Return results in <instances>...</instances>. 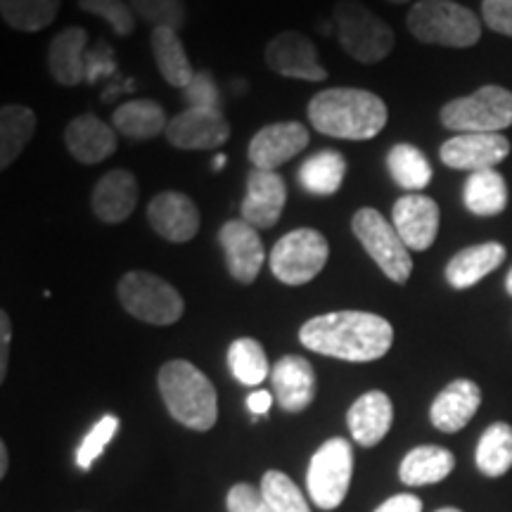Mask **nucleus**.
Listing matches in <instances>:
<instances>
[{"label": "nucleus", "mask_w": 512, "mask_h": 512, "mask_svg": "<svg viewBox=\"0 0 512 512\" xmlns=\"http://www.w3.org/2000/svg\"><path fill=\"white\" fill-rule=\"evenodd\" d=\"M159 392L169 408L171 418L195 432H207L219 418V399L216 389L200 368L190 361L176 358L164 363L157 375Z\"/></svg>", "instance_id": "nucleus-3"}, {"label": "nucleus", "mask_w": 512, "mask_h": 512, "mask_svg": "<svg viewBox=\"0 0 512 512\" xmlns=\"http://www.w3.org/2000/svg\"><path fill=\"white\" fill-rule=\"evenodd\" d=\"M287 202L285 178L278 171L252 169L247 176V195L242 200V219L256 230L273 228Z\"/></svg>", "instance_id": "nucleus-18"}, {"label": "nucleus", "mask_w": 512, "mask_h": 512, "mask_svg": "<svg viewBox=\"0 0 512 512\" xmlns=\"http://www.w3.org/2000/svg\"><path fill=\"white\" fill-rule=\"evenodd\" d=\"M299 342L313 354L349 363H370L392 349L394 328L377 313L332 311L306 320L299 330Z\"/></svg>", "instance_id": "nucleus-1"}, {"label": "nucleus", "mask_w": 512, "mask_h": 512, "mask_svg": "<svg viewBox=\"0 0 512 512\" xmlns=\"http://www.w3.org/2000/svg\"><path fill=\"white\" fill-rule=\"evenodd\" d=\"M138 181L131 171L112 169L93 188L91 207L102 223H121L138 207Z\"/></svg>", "instance_id": "nucleus-21"}, {"label": "nucleus", "mask_w": 512, "mask_h": 512, "mask_svg": "<svg viewBox=\"0 0 512 512\" xmlns=\"http://www.w3.org/2000/svg\"><path fill=\"white\" fill-rule=\"evenodd\" d=\"M309 140V128L299 121H275L254 133V138L249 140L247 157L252 162V169L278 171V166L287 164L306 150Z\"/></svg>", "instance_id": "nucleus-12"}, {"label": "nucleus", "mask_w": 512, "mask_h": 512, "mask_svg": "<svg viewBox=\"0 0 512 512\" xmlns=\"http://www.w3.org/2000/svg\"><path fill=\"white\" fill-rule=\"evenodd\" d=\"M339 46L361 64H377L394 50V31L361 0H339L332 10Z\"/></svg>", "instance_id": "nucleus-5"}, {"label": "nucleus", "mask_w": 512, "mask_h": 512, "mask_svg": "<svg viewBox=\"0 0 512 512\" xmlns=\"http://www.w3.org/2000/svg\"><path fill=\"white\" fill-rule=\"evenodd\" d=\"M453 467H456V458L448 448L427 444L406 453V458L401 460L399 477L406 486L437 484L451 475Z\"/></svg>", "instance_id": "nucleus-28"}, {"label": "nucleus", "mask_w": 512, "mask_h": 512, "mask_svg": "<svg viewBox=\"0 0 512 512\" xmlns=\"http://www.w3.org/2000/svg\"><path fill=\"white\" fill-rule=\"evenodd\" d=\"M64 145L76 162L100 164L117 152V128L105 124L95 114H79L64 128Z\"/></svg>", "instance_id": "nucleus-19"}, {"label": "nucleus", "mask_w": 512, "mask_h": 512, "mask_svg": "<svg viewBox=\"0 0 512 512\" xmlns=\"http://www.w3.org/2000/svg\"><path fill=\"white\" fill-rule=\"evenodd\" d=\"M261 494L266 496L273 512H311V505L299 486L280 470L266 472L261 479Z\"/></svg>", "instance_id": "nucleus-36"}, {"label": "nucleus", "mask_w": 512, "mask_h": 512, "mask_svg": "<svg viewBox=\"0 0 512 512\" xmlns=\"http://www.w3.org/2000/svg\"><path fill=\"white\" fill-rule=\"evenodd\" d=\"M76 3L88 15L105 19L114 34L121 38L136 31V12H133L131 3H124V0H76Z\"/></svg>", "instance_id": "nucleus-38"}, {"label": "nucleus", "mask_w": 512, "mask_h": 512, "mask_svg": "<svg viewBox=\"0 0 512 512\" xmlns=\"http://www.w3.org/2000/svg\"><path fill=\"white\" fill-rule=\"evenodd\" d=\"M387 3H394V5H403V3H411V0H387Z\"/></svg>", "instance_id": "nucleus-49"}, {"label": "nucleus", "mask_w": 512, "mask_h": 512, "mask_svg": "<svg viewBox=\"0 0 512 512\" xmlns=\"http://www.w3.org/2000/svg\"><path fill=\"white\" fill-rule=\"evenodd\" d=\"M230 133V121L221 110H183L166 126V140L178 150H214L226 145Z\"/></svg>", "instance_id": "nucleus-15"}, {"label": "nucleus", "mask_w": 512, "mask_h": 512, "mask_svg": "<svg viewBox=\"0 0 512 512\" xmlns=\"http://www.w3.org/2000/svg\"><path fill=\"white\" fill-rule=\"evenodd\" d=\"M505 247L501 242H482V245H472L463 249L448 261L446 280L453 290H467V287L477 285L479 280L494 273L498 266L505 261Z\"/></svg>", "instance_id": "nucleus-25"}, {"label": "nucleus", "mask_w": 512, "mask_h": 512, "mask_svg": "<svg viewBox=\"0 0 512 512\" xmlns=\"http://www.w3.org/2000/svg\"><path fill=\"white\" fill-rule=\"evenodd\" d=\"M10 339H12V325L8 311H0V382L8 375V358H10Z\"/></svg>", "instance_id": "nucleus-43"}, {"label": "nucleus", "mask_w": 512, "mask_h": 512, "mask_svg": "<svg viewBox=\"0 0 512 512\" xmlns=\"http://www.w3.org/2000/svg\"><path fill=\"white\" fill-rule=\"evenodd\" d=\"M387 119L384 100L363 88H328L309 102L311 126L328 138L370 140L382 133Z\"/></svg>", "instance_id": "nucleus-2"}, {"label": "nucleus", "mask_w": 512, "mask_h": 512, "mask_svg": "<svg viewBox=\"0 0 512 512\" xmlns=\"http://www.w3.org/2000/svg\"><path fill=\"white\" fill-rule=\"evenodd\" d=\"M36 133V114L24 105L0 107V169H10Z\"/></svg>", "instance_id": "nucleus-30"}, {"label": "nucleus", "mask_w": 512, "mask_h": 512, "mask_svg": "<svg viewBox=\"0 0 512 512\" xmlns=\"http://www.w3.org/2000/svg\"><path fill=\"white\" fill-rule=\"evenodd\" d=\"M505 290H508V294L512 297V268H510L508 278H505Z\"/></svg>", "instance_id": "nucleus-48"}, {"label": "nucleus", "mask_w": 512, "mask_h": 512, "mask_svg": "<svg viewBox=\"0 0 512 512\" xmlns=\"http://www.w3.org/2000/svg\"><path fill=\"white\" fill-rule=\"evenodd\" d=\"M183 98L192 110H221V93L209 72H197L183 88Z\"/></svg>", "instance_id": "nucleus-40"}, {"label": "nucleus", "mask_w": 512, "mask_h": 512, "mask_svg": "<svg viewBox=\"0 0 512 512\" xmlns=\"http://www.w3.org/2000/svg\"><path fill=\"white\" fill-rule=\"evenodd\" d=\"M8 446H5V441H0V477H5V472H8Z\"/></svg>", "instance_id": "nucleus-46"}, {"label": "nucleus", "mask_w": 512, "mask_h": 512, "mask_svg": "<svg viewBox=\"0 0 512 512\" xmlns=\"http://www.w3.org/2000/svg\"><path fill=\"white\" fill-rule=\"evenodd\" d=\"M228 368L235 380L245 387H259L271 375L264 347L252 337L235 339L228 347Z\"/></svg>", "instance_id": "nucleus-35"}, {"label": "nucleus", "mask_w": 512, "mask_h": 512, "mask_svg": "<svg viewBox=\"0 0 512 512\" xmlns=\"http://www.w3.org/2000/svg\"><path fill=\"white\" fill-rule=\"evenodd\" d=\"M60 5L62 0H0V17L10 29L36 34L55 22Z\"/></svg>", "instance_id": "nucleus-34"}, {"label": "nucleus", "mask_w": 512, "mask_h": 512, "mask_svg": "<svg viewBox=\"0 0 512 512\" xmlns=\"http://www.w3.org/2000/svg\"><path fill=\"white\" fill-rule=\"evenodd\" d=\"M465 209L475 216H498L508 207V183L496 169L475 171L463 188Z\"/></svg>", "instance_id": "nucleus-29"}, {"label": "nucleus", "mask_w": 512, "mask_h": 512, "mask_svg": "<svg viewBox=\"0 0 512 512\" xmlns=\"http://www.w3.org/2000/svg\"><path fill=\"white\" fill-rule=\"evenodd\" d=\"M88 34L83 27H67L57 34L48 46V72L64 88L79 86L86 76V53Z\"/></svg>", "instance_id": "nucleus-24"}, {"label": "nucleus", "mask_w": 512, "mask_h": 512, "mask_svg": "<svg viewBox=\"0 0 512 512\" xmlns=\"http://www.w3.org/2000/svg\"><path fill=\"white\" fill-rule=\"evenodd\" d=\"M117 297L133 318L150 325H174L185 313L181 292L164 278L147 271H128L119 280Z\"/></svg>", "instance_id": "nucleus-6"}, {"label": "nucleus", "mask_w": 512, "mask_h": 512, "mask_svg": "<svg viewBox=\"0 0 512 512\" xmlns=\"http://www.w3.org/2000/svg\"><path fill=\"white\" fill-rule=\"evenodd\" d=\"M330 259V245L316 228H297L275 242L268 256L271 273L280 283L299 287L318 278Z\"/></svg>", "instance_id": "nucleus-7"}, {"label": "nucleus", "mask_w": 512, "mask_h": 512, "mask_svg": "<svg viewBox=\"0 0 512 512\" xmlns=\"http://www.w3.org/2000/svg\"><path fill=\"white\" fill-rule=\"evenodd\" d=\"M223 166H226V157H223V155H216V159H214V169L219 171V169H223Z\"/></svg>", "instance_id": "nucleus-47"}, {"label": "nucleus", "mask_w": 512, "mask_h": 512, "mask_svg": "<svg viewBox=\"0 0 512 512\" xmlns=\"http://www.w3.org/2000/svg\"><path fill=\"white\" fill-rule=\"evenodd\" d=\"M219 242L230 278L238 280L240 285H252L266 261V249L259 238V230L249 226L245 219L226 221L219 230Z\"/></svg>", "instance_id": "nucleus-13"}, {"label": "nucleus", "mask_w": 512, "mask_h": 512, "mask_svg": "<svg viewBox=\"0 0 512 512\" xmlns=\"http://www.w3.org/2000/svg\"><path fill=\"white\" fill-rule=\"evenodd\" d=\"M117 432H119L117 415H102V418L93 425V430L83 437L79 451H76V465L86 472L91 470L95 460L102 456V451H105L107 444H110Z\"/></svg>", "instance_id": "nucleus-39"}, {"label": "nucleus", "mask_w": 512, "mask_h": 512, "mask_svg": "<svg viewBox=\"0 0 512 512\" xmlns=\"http://www.w3.org/2000/svg\"><path fill=\"white\" fill-rule=\"evenodd\" d=\"M264 57L268 69L285 76V79H299L311 83L328 79V69L318 62L316 46H313L311 38L304 36L302 31H280L278 36L268 41Z\"/></svg>", "instance_id": "nucleus-11"}, {"label": "nucleus", "mask_w": 512, "mask_h": 512, "mask_svg": "<svg viewBox=\"0 0 512 512\" xmlns=\"http://www.w3.org/2000/svg\"><path fill=\"white\" fill-rule=\"evenodd\" d=\"M147 221L159 238L185 245L200 230V209L185 192L166 190L147 204Z\"/></svg>", "instance_id": "nucleus-16"}, {"label": "nucleus", "mask_w": 512, "mask_h": 512, "mask_svg": "<svg viewBox=\"0 0 512 512\" xmlns=\"http://www.w3.org/2000/svg\"><path fill=\"white\" fill-rule=\"evenodd\" d=\"M406 27L430 46L470 48L482 38V19L453 0H418L408 10Z\"/></svg>", "instance_id": "nucleus-4"}, {"label": "nucleus", "mask_w": 512, "mask_h": 512, "mask_svg": "<svg viewBox=\"0 0 512 512\" xmlns=\"http://www.w3.org/2000/svg\"><path fill=\"white\" fill-rule=\"evenodd\" d=\"M136 17L150 24L152 29L181 31L188 19L185 0H128Z\"/></svg>", "instance_id": "nucleus-37"}, {"label": "nucleus", "mask_w": 512, "mask_h": 512, "mask_svg": "<svg viewBox=\"0 0 512 512\" xmlns=\"http://www.w3.org/2000/svg\"><path fill=\"white\" fill-rule=\"evenodd\" d=\"M482 17L491 31L512 38V0H482Z\"/></svg>", "instance_id": "nucleus-42"}, {"label": "nucleus", "mask_w": 512, "mask_h": 512, "mask_svg": "<svg viewBox=\"0 0 512 512\" xmlns=\"http://www.w3.org/2000/svg\"><path fill=\"white\" fill-rule=\"evenodd\" d=\"M387 169L389 176L394 178V183L408 192L427 188L434 176L430 159L425 157V152L420 147L411 143H399L389 150Z\"/></svg>", "instance_id": "nucleus-32"}, {"label": "nucleus", "mask_w": 512, "mask_h": 512, "mask_svg": "<svg viewBox=\"0 0 512 512\" xmlns=\"http://www.w3.org/2000/svg\"><path fill=\"white\" fill-rule=\"evenodd\" d=\"M351 475H354V451L347 439H328L313 453L306 486L309 496L320 510H337L347 498Z\"/></svg>", "instance_id": "nucleus-10"}, {"label": "nucleus", "mask_w": 512, "mask_h": 512, "mask_svg": "<svg viewBox=\"0 0 512 512\" xmlns=\"http://www.w3.org/2000/svg\"><path fill=\"white\" fill-rule=\"evenodd\" d=\"M439 204L427 195L408 192L396 200L392 223L411 252H427L439 235Z\"/></svg>", "instance_id": "nucleus-17"}, {"label": "nucleus", "mask_w": 512, "mask_h": 512, "mask_svg": "<svg viewBox=\"0 0 512 512\" xmlns=\"http://www.w3.org/2000/svg\"><path fill=\"white\" fill-rule=\"evenodd\" d=\"M437 512H463V510H458V508H441Z\"/></svg>", "instance_id": "nucleus-50"}, {"label": "nucleus", "mask_w": 512, "mask_h": 512, "mask_svg": "<svg viewBox=\"0 0 512 512\" xmlns=\"http://www.w3.org/2000/svg\"><path fill=\"white\" fill-rule=\"evenodd\" d=\"M150 48L155 64L166 83H171L174 88H183L195 79V67H192L185 46L174 29H152L150 36Z\"/></svg>", "instance_id": "nucleus-26"}, {"label": "nucleus", "mask_w": 512, "mask_h": 512, "mask_svg": "<svg viewBox=\"0 0 512 512\" xmlns=\"http://www.w3.org/2000/svg\"><path fill=\"white\" fill-rule=\"evenodd\" d=\"M228 512H273L261 489L252 484H235L226 498Z\"/></svg>", "instance_id": "nucleus-41"}, {"label": "nucleus", "mask_w": 512, "mask_h": 512, "mask_svg": "<svg viewBox=\"0 0 512 512\" xmlns=\"http://www.w3.org/2000/svg\"><path fill=\"white\" fill-rule=\"evenodd\" d=\"M271 403H273V396L271 392H266V389H256L247 396V408L252 415H266L271 411Z\"/></svg>", "instance_id": "nucleus-45"}, {"label": "nucleus", "mask_w": 512, "mask_h": 512, "mask_svg": "<svg viewBox=\"0 0 512 512\" xmlns=\"http://www.w3.org/2000/svg\"><path fill=\"white\" fill-rule=\"evenodd\" d=\"M375 512H422V501L413 494H399L384 501Z\"/></svg>", "instance_id": "nucleus-44"}, {"label": "nucleus", "mask_w": 512, "mask_h": 512, "mask_svg": "<svg viewBox=\"0 0 512 512\" xmlns=\"http://www.w3.org/2000/svg\"><path fill=\"white\" fill-rule=\"evenodd\" d=\"M482 406V389L472 380H453L446 389H441L432 401L430 420L439 432L453 434L475 418Z\"/></svg>", "instance_id": "nucleus-23"}, {"label": "nucleus", "mask_w": 512, "mask_h": 512, "mask_svg": "<svg viewBox=\"0 0 512 512\" xmlns=\"http://www.w3.org/2000/svg\"><path fill=\"white\" fill-rule=\"evenodd\" d=\"M441 124L456 133H503L512 126V91L503 86H482L467 98L441 107Z\"/></svg>", "instance_id": "nucleus-8"}, {"label": "nucleus", "mask_w": 512, "mask_h": 512, "mask_svg": "<svg viewBox=\"0 0 512 512\" xmlns=\"http://www.w3.org/2000/svg\"><path fill=\"white\" fill-rule=\"evenodd\" d=\"M510 155V140L503 133H458L441 145V162L458 171L496 169Z\"/></svg>", "instance_id": "nucleus-14"}, {"label": "nucleus", "mask_w": 512, "mask_h": 512, "mask_svg": "<svg viewBox=\"0 0 512 512\" xmlns=\"http://www.w3.org/2000/svg\"><path fill=\"white\" fill-rule=\"evenodd\" d=\"M351 230L366 249L370 259L380 266V271L394 280L396 285H406L413 273L411 249L396 233L394 223L387 221L380 211L373 207L358 209L351 219Z\"/></svg>", "instance_id": "nucleus-9"}, {"label": "nucleus", "mask_w": 512, "mask_h": 512, "mask_svg": "<svg viewBox=\"0 0 512 512\" xmlns=\"http://www.w3.org/2000/svg\"><path fill=\"white\" fill-rule=\"evenodd\" d=\"M479 472L486 477H503L512 467V427L508 422H494L479 437L475 453Z\"/></svg>", "instance_id": "nucleus-33"}, {"label": "nucleus", "mask_w": 512, "mask_h": 512, "mask_svg": "<svg viewBox=\"0 0 512 512\" xmlns=\"http://www.w3.org/2000/svg\"><path fill=\"white\" fill-rule=\"evenodd\" d=\"M347 176V159L337 150H320L299 169L302 188L316 197H332Z\"/></svg>", "instance_id": "nucleus-31"}, {"label": "nucleus", "mask_w": 512, "mask_h": 512, "mask_svg": "<svg viewBox=\"0 0 512 512\" xmlns=\"http://www.w3.org/2000/svg\"><path fill=\"white\" fill-rule=\"evenodd\" d=\"M278 406L285 413H302L316 399V373L304 356H283L271 370Z\"/></svg>", "instance_id": "nucleus-20"}, {"label": "nucleus", "mask_w": 512, "mask_h": 512, "mask_svg": "<svg viewBox=\"0 0 512 512\" xmlns=\"http://www.w3.org/2000/svg\"><path fill=\"white\" fill-rule=\"evenodd\" d=\"M112 126L117 128L124 138L131 140H150L157 138L159 133H166V121L164 107L155 100H128L124 105L117 107L112 114Z\"/></svg>", "instance_id": "nucleus-27"}, {"label": "nucleus", "mask_w": 512, "mask_h": 512, "mask_svg": "<svg viewBox=\"0 0 512 512\" xmlns=\"http://www.w3.org/2000/svg\"><path fill=\"white\" fill-rule=\"evenodd\" d=\"M394 403L380 389H370L354 401L347 413L351 437L361 446H377L392 430Z\"/></svg>", "instance_id": "nucleus-22"}]
</instances>
